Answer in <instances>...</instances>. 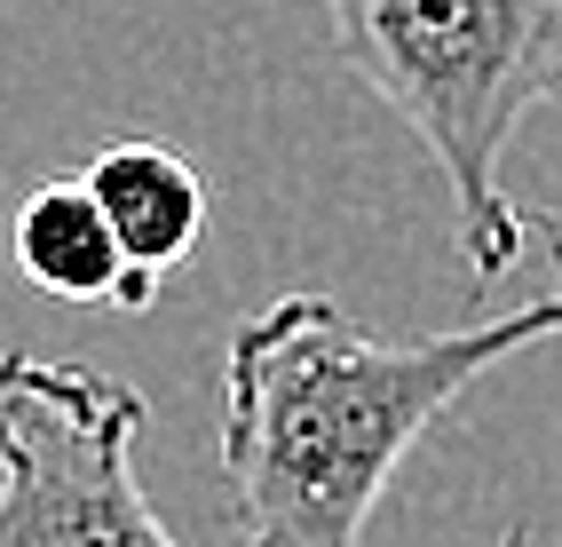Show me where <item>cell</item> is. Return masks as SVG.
Returning a JSON list of instances; mask_svg holds the SVG:
<instances>
[{
	"instance_id": "cell-2",
	"label": "cell",
	"mask_w": 562,
	"mask_h": 547,
	"mask_svg": "<svg viewBox=\"0 0 562 547\" xmlns=\"http://www.w3.org/2000/svg\"><path fill=\"white\" fill-rule=\"evenodd\" d=\"M333 56L428 143L460 223V263L507 278L539 214L507 191V143L562 96V0H325Z\"/></svg>"
},
{
	"instance_id": "cell-5",
	"label": "cell",
	"mask_w": 562,
	"mask_h": 547,
	"mask_svg": "<svg viewBox=\"0 0 562 547\" xmlns=\"http://www.w3.org/2000/svg\"><path fill=\"white\" fill-rule=\"evenodd\" d=\"M88 191L103 206L111 238H120V254L151 278L191 263L206 238V175L167 143H103L88 167Z\"/></svg>"
},
{
	"instance_id": "cell-6",
	"label": "cell",
	"mask_w": 562,
	"mask_h": 547,
	"mask_svg": "<svg viewBox=\"0 0 562 547\" xmlns=\"http://www.w3.org/2000/svg\"><path fill=\"white\" fill-rule=\"evenodd\" d=\"M507 547H515V539H507Z\"/></svg>"
},
{
	"instance_id": "cell-4",
	"label": "cell",
	"mask_w": 562,
	"mask_h": 547,
	"mask_svg": "<svg viewBox=\"0 0 562 547\" xmlns=\"http://www.w3.org/2000/svg\"><path fill=\"white\" fill-rule=\"evenodd\" d=\"M9 263L41 286L48 302H111V310H151L159 302V278L120 254L88 175L41 182V191L9 214Z\"/></svg>"
},
{
	"instance_id": "cell-3",
	"label": "cell",
	"mask_w": 562,
	"mask_h": 547,
	"mask_svg": "<svg viewBox=\"0 0 562 547\" xmlns=\"http://www.w3.org/2000/svg\"><path fill=\"white\" fill-rule=\"evenodd\" d=\"M143 397L95 365L0 357V547H182L135 477Z\"/></svg>"
},
{
	"instance_id": "cell-1",
	"label": "cell",
	"mask_w": 562,
	"mask_h": 547,
	"mask_svg": "<svg viewBox=\"0 0 562 547\" xmlns=\"http://www.w3.org/2000/svg\"><path fill=\"white\" fill-rule=\"evenodd\" d=\"M562 270V206L547 214ZM562 334V278L499 317L389 342L325 294H278L222 349V484L246 547H364L412 445L492 373Z\"/></svg>"
}]
</instances>
